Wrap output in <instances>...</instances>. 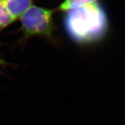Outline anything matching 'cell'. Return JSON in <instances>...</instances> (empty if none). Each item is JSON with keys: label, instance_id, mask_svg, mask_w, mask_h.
Instances as JSON below:
<instances>
[{"label": "cell", "instance_id": "cell-1", "mask_svg": "<svg viewBox=\"0 0 125 125\" xmlns=\"http://www.w3.org/2000/svg\"><path fill=\"white\" fill-rule=\"evenodd\" d=\"M63 22L67 33L79 44L101 40L109 26L105 11L97 2L66 11Z\"/></svg>", "mask_w": 125, "mask_h": 125}, {"label": "cell", "instance_id": "cell-2", "mask_svg": "<svg viewBox=\"0 0 125 125\" xmlns=\"http://www.w3.org/2000/svg\"><path fill=\"white\" fill-rule=\"evenodd\" d=\"M53 13L52 10L32 5L20 18L24 36H52L54 31Z\"/></svg>", "mask_w": 125, "mask_h": 125}, {"label": "cell", "instance_id": "cell-3", "mask_svg": "<svg viewBox=\"0 0 125 125\" xmlns=\"http://www.w3.org/2000/svg\"><path fill=\"white\" fill-rule=\"evenodd\" d=\"M32 3V0H5V6L9 14L16 21L30 8Z\"/></svg>", "mask_w": 125, "mask_h": 125}, {"label": "cell", "instance_id": "cell-4", "mask_svg": "<svg viewBox=\"0 0 125 125\" xmlns=\"http://www.w3.org/2000/svg\"><path fill=\"white\" fill-rule=\"evenodd\" d=\"M97 1L98 0H63L59 5L58 9L66 12L71 10L96 3Z\"/></svg>", "mask_w": 125, "mask_h": 125}, {"label": "cell", "instance_id": "cell-5", "mask_svg": "<svg viewBox=\"0 0 125 125\" xmlns=\"http://www.w3.org/2000/svg\"><path fill=\"white\" fill-rule=\"evenodd\" d=\"M5 63V62H4V60H3V59L1 58V57H0V65H3Z\"/></svg>", "mask_w": 125, "mask_h": 125}]
</instances>
